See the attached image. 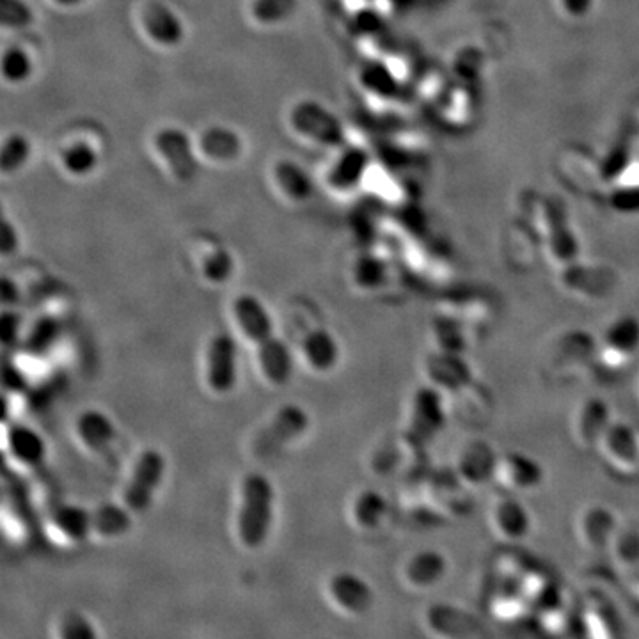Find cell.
I'll return each mask as SVG.
<instances>
[{"label":"cell","mask_w":639,"mask_h":639,"mask_svg":"<svg viewBox=\"0 0 639 639\" xmlns=\"http://www.w3.org/2000/svg\"><path fill=\"white\" fill-rule=\"evenodd\" d=\"M235 320L245 336L258 348L261 371L272 384H286L293 371L292 354L277 338L269 311L253 295H240L233 304Z\"/></svg>","instance_id":"obj_1"},{"label":"cell","mask_w":639,"mask_h":639,"mask_svg":"<svg viewBox=\"0 0 639 639\" xmlns=\"http://www.w3.org/2000/svg\"><path fill=\"white\" fill-rule=\"evenodd\" d=\"M274 515V489L263 474L245 476L240 489L237 533L245 549H260L269 537Z\"/></svg>","instance_id":"obj_2"},{"label":"cell","mask_w":639,"mask_h":639,"mask_svg":"<svg viewBox=\"0 0 639 639\" xmlns=\"http://www.w3.org/2000/svg\"><path fill=\"white\" fill-rule=\"evenodd\" d=\"M597 363V340L590 332L563 331L545 345L542 366L554 380H574L583 377Z\"/></svg>","instance_id":"obj_3"},{"label":"cell","mask_w":639,"mask_h":639,"mask_svg":"<svg viewBox=\"0 0 639 639\" xmlns=\"http://www.w3.org/2000/svg\"><path fill=\"white\" fill-rule=\"evenodd\" d=\"M639 357V318L622 315L609 322L597 340V370L613 373L629 371Z\"/></svg>","instance_id":"obj_4"},{"label":"cell","mask_w":639,"mask_h":639,"mask_svg":"<svg viewBox=\"0 0 639 639\" xmlns=\"http://www.w3.org/2000/svg\"><path fill=\"white\" fill-rule=\"evenodd\" d=\"M448 411V400L441 391L428 384L418 387L411 396L407 426L403 435L414 444L425 448L428 442L434 441L446 428Z\"/></svg>","instance_id":"obj_5"},{"label":"cell","mask_w":639,"mask_h":639,"mask_svg":"<svg viewBox=\"0 0 639 639\" xmlns=\"http://www.w3.org/2000/svg\"><path fill=\"white\" fill-rule=\"evenodd\" d=\"M290 125L304 139L325 148L345 146V128L340 118L316 100L295 103L290 111Z\"/></svg>","instance_id":"obj_6"},{"label":"cell","mask_w":639,"mask_h":639,"mask_svg":"<svg viewBox=\"0 0 639 639\" xmlns=\"http://www.w3.org/2000/svg\"><path fill=\"white\" fill-rule=\"evenodd\" d=\"M597 451L611 473L622 478H638V426L625 421H613L606 430V434L602 435Z\"/></svg>","instance_id":"obj_7"},{"label":"cell","mask_w":639,"mask_h":639,"mask_svg":"<svg viewBox=\"0 0 639 639\" xmlns=\"http://www.w3.org/2000/svg\"><path fill=\"white\" fill-rule=\"evenodd\" d=\"M499 455L494 446L482 439H466L453 451L451 469L469 490L485 489L494 482Z\"/></svg>","instance_id":"obj_8"},{"label":"cell","mask_w":639,"mask_h":639,"mask_svg":"<svg viewBox=\"0 0 639 639\" xmlns=\"http://www.w3.org/2000/svg\"><path fill=\"white\" fill-rule=\"evenodd\" d=\"M153 146L178 182H190L198 176L201 153L198 144L192 141L185 130L178 127L160 128L153 137Z\"/></svg>","instance_id":"obj_9"},{"label":"cell","mask_w":639,"mask_h":639,"mask_svg":"<svg viewBox=\"0 0 639 639\" xmlns=\"http://www.w3.org/2000/svg\"><path fill=\"white\" fill-rule=\"evenodd\" d=\"M166 473V460L157 450L142 451L134 471L123 490V505L130 513H144L150 508L153 496Z\"/></svg>","instance_id":"obj_10"},{"label":"cell","mask_w":639,"mask_h":639,"mask_svg":"<svg viewBox=\"0 0 639 639\" xmlns=\"http://www.w3.org/2000/svg\"><path fill=\"white\" fill-rule=\"evenodd\" d=\"M308 414L297 405H284L253 441L254 457H270L308 430Z\"/></svg>","instance_id":"obj_11"},{"label":"cell","mask_w":639,"mask_h":639,"mask_svg":"<svg viewBox=\"0 0 639 639\" xmlns=\"http://www.w3.org/2000/svg\"><path fill=\"white\" fill-rule=\"evenodd\" d=\"M471 490L460 482L453 469H441L428 476L426 482V503L441 517H462L471 513L473 499Z\"/></svg>","instance_id":"obj_12"},{"label":"cell","mask_w":639,"mask_h":639,"mask_svg":"<svg viewBox=\"0 0 639 639\" xmlns=\"http://www.w3.org/2000/svg\"><path fill=\"white\" fill-rule=\"evenodd\" d=\"M494 483L506 494L524 496L537 492L544 483V469L537 460L519 451L499 455Z\"/></svg>","instance_id":"obj_13"},{"label":"cell","mask_w":639,"mask_h":639,"mask_svg":"<svg viewBox=\"0 0 639 639\" xmlns=\"http://www.w3.org/2000/svg\"><path fill=\"white\" fill-rule=\"evenodd\" d=\"M558 284L570 297L602 300L616 288L615 270L599 265H577L576 261L560 269Z\"/></svg>","instance_id":"obj_14"},{"label":"cell","mask_w":639,"mask_h":639,"mask_svg":"<svg viewBox=\"0 0 639 639\" xmlns=\"http://www.w3.org/2000/svg\"><path fill=\"white\" fill-rule=\"evenodd\" d=\"M613 423L608 402L599 396H588L577 403L570 416V437L584 451L597 450L602 435Z\"/></svg>","instance_id":"obj_15"},{"label":"cell","mask_w":639,"mask_h":639,"mask_svg":"<svg viewBox=\"0 0 639 639\" xmlns=\"http://www.w3.org/2000/svg\"><path fill=\"white\" fill-rule=\"evenodd\" d=\"M426 384L441 391L442 395H458L474 384L471 366L462 359V355L448 354L434 350L426 355L423 363Z\"/></svg>","instance_id":"obj_16"},{"label":"cell","mask_w":639,"mask_h":639,"mask_svg":"<svg viewBox=\"0 0 639 639\" xmlns=\"http://www.w3.org/2000/svg\"><path fill=\"white\" fill-rule=\"evenodd\" d=\"M531 515L521 497L506 494L496 497L489 506V528L501 542H521L531 531Z\"/></svg>","instance_id":"obj_17"},{"label":"cell","mask_w":639,"mask_h":639,"mask_svg":"<svg viewBox=\"0 0 639 639\" xmlns=\"http://www.w3.org/2000/svg\"><path fill=\"white\" fill-rule=\"evenodd\" d=\"M141 27L146 38L162 48L180 47L187 36L182 16L162 0H150L142 6Z\"/></svg>","instance_id":"obj_18"},{"label":"cell","mask_w":639,"mask_h":639,"mask_svg":"<svg viewBox=\"0 0 639 639\" xmlns=\"http://www.w3.org/2000/svg\"><path fill=\"white\" fill-rule=\"evenodd\" d=\"M206 382L217 395H226L237 384V343L229 334H217L208 343Z\"/></svg>","instance_id":"obj_19"},{"label":"cell","mask_w":639,"mask_h":639,"mask_svg":"<svg viewBox=\"0 0 639 639\" xmlns=\"http://www.w3.org/2000/svg\"><path fill=\"white\" fill-rule=\"evenodd\" d=\"M618 526L620 522L611 508L600 503H590L577 513V540L590 553L606 551Z\"/></svg>","instance_id":"obj_20"},{"label":"cell","mask_w":639,"mask_h":639,"mask_svg":"<svg viewBox=\"0 0 639 639\" xmlns=\"http://www.w3.org/2000/svg\"><path fill=\"white\" fill-rule=\"evenodd\" d=\"M327 600L332 608L345 616H363L373 604L370 584L350 572H338L327 583Z\"/></svg>","instance_id":"obj_21"},{"label":"cell","mask_w":639,"mask_h":639,"mask_svg":"<svg viewBox=\"0 0 639 639\" xmlns=\"http://www.w3.org/2000/svg\"><path fill=\"white\" fill-rule=\"evenodd\" d=\"M478 625L473 616L446 604H434L425 609L423 627L435 639H474Z\"/></svg>","instance_id":"obj_22"},{"label":"cell","mask_w":639,"mask_h":639,"mask_svg":"<svg viewBox=\"0 0 639 639\" xmlns=\"http://www.w3.org/2000/svg\"><path fill=\"white\" fill-rule=\"evenodd\" d=\"M448 572V561L437 551H418L403 561L400 568L402 583L414 592L432 590Z\"/></svg>","instance_id":"obj_23"},{"label":"cell","mask_w":639,"mask_h":639,"mask_svg":"<svg viewBox=\"0 0 639 639\" xmlns=\"http://www.w3.org/2000/svg\"><path fill=\"white\" fill-rule=\"evenodd\" d=\"M370 166L368 153L359 146H343L340 157L327 173V183L338 192H348L363 182L364 174Z\"/></svg>","instance_id":"obj_24"},{"label":"cell","mask_w":639,"mask_h":639,"mask_svg":"<svg viewBox=\"0 0 639 639\" xmlns=\"http://www.w3.org/2000/svg\"><path fill=\"white\" fill-rule=\"evenodd\" d=\"M199 153L206 160H212L217 164H231L242 155L244 142L240 135L229 127L206 128L203 134L199 135Z\"/></svg>","instance_id":"obj_25"},{"label":"cell","mask_w":639,"mask_h":639,"mask_svg":"<svg viewBox=\"0 0 639 639\" xmlns=\"http://www.w3.org/2000/svg\"><path fill=\"white\" fill-rule=\"evenodd\" d=\"M274 180L277 189L292 201H308L315 190V183L311 180L308 171L293 160H279L274 166Z\"/></svg>","instance_id":"obj_26"},{"label":"cell","mask_w":639,"mask_h":639,"mask_svg":"<svg viewBox=\"0 0 639 639\" xmlns=\"http://www.w3.org/2000/svg\"><path fill=\"white\" fill-rule=\"evenodd\" d=\"M469 325L460 322L450 315H442L435 318L430 325V334L435 343V350L448 352V354L460 355L469 348V334H466Z\"/></svg>","instance_id":"obj_27"},{"label":"cell","mask_w":639,"mask_h":639,"mask_svg":"<svg viewBox=\"0 0 639 639\" xmlns=\"http://www.w3.org/2000/svg\"><path fill=\"white\" fill-rule=\"evenodd\" d=\"M64 171L75 178H86L96 171L100 164L98 150L91 142L75 141L68 144L61 153Z\"/></svg>","instance_id":"obj_28"},{"label":"cell","mask_w":639,"mask_h":639,"mask_svg":"<svg viewBox=\"0 0 639 639\" xmlns=\"http://www.w3.org/2000/svg\"><path fill=\"white\" fill-rule=\"evenodd\" d=\"M352 515L355 524L364 531L382 528V522L387 517L386 499L375 490H366L355 499Z\"/></svg>","instance_id":"obj_29"},{"label":"cell","mask_w":639,"mask_h":639,"mask_svg":"<svg viewBox=\"0 0 639 639\" xmlns=\"http://www.w3.org/2000/svg\"><path fill=\"white\" fill-rule=\"evenodd\" d=\"M608 549L615 567H639V529L634 526H618Z\"/></svg>","instance_id":"obj_30"},{"label":"cell","mask_w":639,"mask_h":639,"mask_svg":"<svg viewBox=\"0 0 639 639\" xmlns=\"http://www.w3.org/2000/svg\"><path fill=\"white\" fill-rule=\"evenodd\" d=\"M32 157V142L24 134H9L0 148V171L4 176L22 171Z\"/></svg>","instance_id":"obj_31"},{"label":"cell","mask_w":639,"mask_h":639,"mask_svg":"<svg viewBox=\"0 0 639 639\" xmlns=\"http://www.w3.org/2000/svg\"><path fill=\"white\" fill-rule=\"evenodd\" d=\"M130 528V512L118 506H103L91 515V533L102 538L121 537Z\"/></svg>","instance_id":"obj_32"},{"label":"cell","mask_w":639,"mask_h":639,"mask_svg":"<svg viewBox=\"0 0 639 639\" xmlns=\"http://www.w3.org/2000/svg\"><path fill=\"white\" fill-rule=\"evenodd\" d=\"M0 71H2L4 82L20 86L31 79L34 73V61L25 48L8 47L2 54Z\"/></svg>","instance_id":"obj_33"},{"label":"cell","mask_w":639,"mask_h":639,"mask_svg":"<svg viewBox=\"0 0 639 639\" xmlns=\"http://www.w3.org/2000/svg\"><path fill=\"white\" fill-rule=\"evenodd\" d=\"M306 359L316 370H329L338 361V345L332 340L331 334L324 331H316L309 334L304 343Z\"/></svg>","instance_id":"obj_34"},{"label":"cell","mask_w":639,"mask_h":639,"mask_svg":"<svg viewBox=\"0 0 639 639\" xmlns=\"http://www.w3.org/2000/svg\"><path fill=\"white\" fill-rule=\"evenodd\" d=\"M299 8V0H253L251 16L260 25H281L288 22Z\"/></svg>","instance_id":"obj_35"},{"label":"cell","mask_w":639,"mask_h":639,"mask_svg":"<svg viewBox=\"0 0 639 639\" xmlns=\"http://www.w3.org/2000/svg\"><path fill=\"white\" fill-rule=\"evenodd\" d=\"M52 524L68 542H80L91 533V515L79 508L57 510Z\"/></svg>","instance_id":"obj_36"},{"label":"cell","mask_w":639,"mask_h":639,"mask_svg":"<svg viewBox=\"0 0 639 639\" xmlns=\"http://www.w3.org/2000/svg\"><path fill=\"white\" fill-rule=\"evenodd\" d=\"M54 639H100L95 624L79 611H66L54 625Z\"/></svg>","instance_id":"obj_37"},{"label":"cell","mask_w":639,"mask_h":639,"mask_svg":"<svg viewBox=\"0 0 639 639\" xmlns=\"http://www.w3.org/2000/svg\"><path fill=\"white\" fill-rule=\"evenodd\" d=\"M34 22V11L25 0H0V24L22 31Z\"/></svg>","instance_id":"obj_38"},{"label":"cell","mask_w":639,"mask_h":639,"mask_svg":"<svg viewBox=\"0 0 639 639\" xmlns=\"http://www.w3.org/2000/svg\"><path fill=\"white\" fill-rule=\"evenodd\" d=\"M205 270L206 274L210 276V279H215V281H219V274H217L219 270H222V272L228 276L229 270H231V258H229V254H212L210 260L206 261Z\"/></svg>","instance_id":"obj_39"},{"label":"cell","mask_w":639,"mask_h":639,"mask_svg":"<svg viewBox=\"0 0 639 639\" xmlns=\"http://www.w3.org/2000/svg\"><path fill=\"white\" fill-rule=\"evenodd\" d=\"M0 240H2V253L8 254L11 249L16 247V231L8 221H4L2 224V233H0Z\"/></svg>","instance_id":"obj_40"},{"label":"cell","mask_w":639,"mask_h":639,"mask_svg":"<svg viewBox=\"0 0 639 639\" xmlns=\"http://www.w3.org/2000/svg\"><path fill=\"white\" fill-rule=\"evenodd\" d=\"M56 6L63 9H75L82 6L86 0H52Z\"/></svg>","instance_id":"obj_41"}]
</instances>
